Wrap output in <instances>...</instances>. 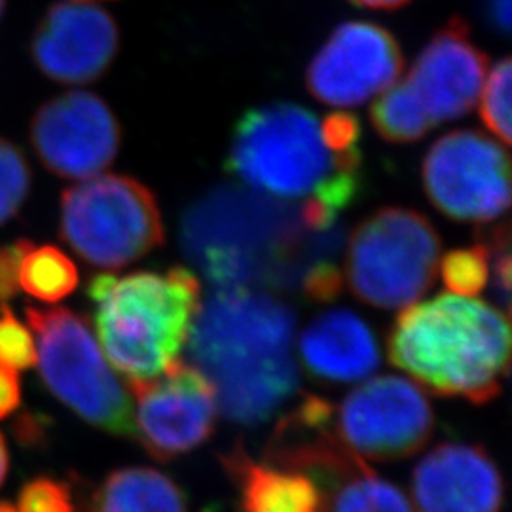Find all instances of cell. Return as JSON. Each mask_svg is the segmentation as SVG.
<instances>
[{"label": "cell", "mask_w": 512, "mask_h": 512, "mask_svg": "<svg viewBox=\"0 0 512 512\" xmlns=\"http://www.w3.org/2000/svg\"><path fill=\"white\" fill-rule=\"evenodd\" d=\"M488 14L495 29L507 35L511 29V0H488Z\"/></svg>", "instance_id": "32"}, {"label": "cell", "mask_w": 512, "mask_h": 512, "mask_svg": "<svg viewBox=\"0 0 512 512\" xmlns=\"http://www.w3.org/2000/svg\"><path fill=\"white\" fill-rule=\"evenodd\" d=\"M226 171L279 202H302L311 232H327L363 190L361 147L336 145L323 118L294 103L245 110L230 135Z\"/></svg>", "instance_id": "2"}, {"label": "cell", "mask_w": 512, "mask_h": 512, "mask_svg": "<svg viewBox=\"0 0 512 512\" xmlns=\"http://www.w3.org/2000/svg\"><path fill=\"white\" fill-rule=\"evenodd\" d=\"M357 6L372 8V10H397L403 8L410 0H351Z\"/></svg>", "instance_id": "33"}, {"label": "cell", "mask_w": 512, "mask_h": 512, "mask_svg": "<svg viewBox=\"0 0 512 512\" xmlns=\"http://www.w3.org/2000/svg\"><path fill=\"white\" fill-rule=\"evenodd\" d=\"M370 120L384 141L397 145L416 143L433 129L416 99L399 80L372 105Z\"/></svg>", "instance_id": "22"}, {"label": "cell", "mask_w": 512, "mask_h": 512, "mask_svg": "<svg viewBox=\"0 0 512 512\" xmlns=\"http://www.w3.org/2000/svg\"><path fill=\"white\" fill-rule=\"evenodd\" d=\"M33 245L35 243L31 239L0 245V304L18 296L21 260Z\"/></svg>", "instance_id": "29"}, {"label": "cell", "mask_w": 512, "mask_h": 512, "mask_svg": "<svg viewBox=\"0 0 512 512\" xmlns=\"http://www.w3.org/2000/svg\"><path fill=\"white\" fill-rule=\"evenodd\" d=\"M80 281L73 258L55 245H33L21 260L19 289L38 302L57 304L76 291Z\"/></svg>", "instance_id": "21"}, {"label": "cell", "mask_w": 512, "mask_h": 512, "mask_svg": "<svg viewBox=\"0 0 512 512\" xmlns=\"http://www.w3.org/2000/svg\"><path fill=\"white\" fill-rule=\"evenodd\" d=\"M332 421L349 450L372 461H397L418 454L435 427L427 395L399 376L372 378L353 389L334 408Z\"/></svg>", "instance_id": "11"}, {"label": "cell", "mask_w": 512, "mask_h": 512, "mask_svg": "<svg viewBox=\"0 0 512 512\" xmlns=\"http://www.w3.org/2000/svg\"><path fill=\"white\" fill-rule=\"evenodd\" d=\"M397 38L368 21H348L332 31L311 59L306 88L321 103L348 109L391 88L403 74Z\"/></svg>", "instance_id": "14"}, {"label": "cell", "mask_w": 512, "mask_h": 512, "mask_svg": "<svg viewBox=\"0 0 512 512\" xmlns=\"http://www.w3.org/2000/svg\"><path fill=\"white\" fill-rule=\"evenodd\" d=\"M128 389L135 397V439L152 458H179L215 433V389L196 366L179 359L152 380L128 382Z\"/></svg>", "instance_id": "12"}, {"label": "cell", "mask_w": 512, "mask_h": 512, "mask_svg": "<svg viewBox=\"0 0 512 512\" xmlns=\"http://www.w3.org/2000/svg\"><path fill=\"white\" fill-rule=\"evenodd\" d=\"M298 351L306 372L323 384L361 382L382 363L374 332L363 317L349 310L315 317L302 332Z\"/></svg>", "instance_id": "18"}, {"label": "cell", "mask_w": 512, "mask_h": 512, "mask_svg": "<svg viewBox=\"0 0 512 512\" xmlns=\"http://www.w3.org/2000/svg\"><path fill=\"white\" fill-rule=\"evenodd\" d=\"M222 465L238 488L241 512H319V492L302 473L256 463L241 446Z\"/></svg>", "instance_id": "19"}, {"label": "cell", "mask_w": 512, "mask_h": 512, "mask_svg": "<svg viewBox=\"0 0 512 512\" xmlns=\"http://www.w3.org/2000/svg\"><path fill=\"white\" fill-rule=\"evenodd\" d=\"M50 427H52V421L42 412L25 410L16 423V435L23 446H42L48 439Z\"/></svg>", "instance_id": "30"}, {"label": "cell", "mask_w": 512, "mask_h": 512, "mask_svg": "<svg viewBox=\"0 0 512 512\" xmlns=\"http://www.w3.org/2000/svg\"><path fill=\"white\" fill-rule=\"evenodd\" d=\"M4 4H6V0H0V16H2V12H4Z\"/></svg>", "instance_id": "36"}, {"label": "cell", "mask_w": 512, "mask_h": 512, "mask_svg": "<svg viewBox=\"0 0 512 512\" xmlns=\"http://www.w3.org/2000/svg\"><path fill=\"white\" fill-rule=\"evenodd\" d=\"M439 264L446 289L459 296L482 293L492 277L490 247L480 238L473 247H461L446 253Z\"/></svg>", "instance_id": "23"}, {"label": "cell", "mask_w": 512, "mask_h": 512, "mask_svg": "<svg viewBox=\"0 0 512 512\" xmlns=\"http://www.w3.org/2000/svg\"><path fill=\"white\" fill-rule=\"evenodd\" d=\"M387 353L439 397L492 403L509 372V315L473 296L439 294L397 315Z\"/></svg>", "instance_id": "4"}, {"label": "cell", "mask_w": 512, "mask_h": 512, "mask_svg": "<svg viewBox=\"0 0 512 512\" xmlns=\"http://www.w3.org/2000/svg\"><path fill=\"white\" fill-rule=\"evenodd\" d=\"M21 404L18 372L0 365V420L14 414Z\"/></svg>", "instance_id": "31"}, {"label": "cell", "mask_w": 512, "mask_h": 512, "mask_svg": "<svg viewBox=\"0 0 512 512\" xmlns=\"http://www.w3.org/2000/svg\"><path fill=\"white\" fill-rule=\"evenodd\" d=\"M503 476L484 446L444 442L412 475L416 512H499Z\"/></svg>", "instance_id": "17"}, {"label": "cell", "mask_w": 512, "mask_h": 512, "mask_svg": "<svg viewBox=\"0 0 512 512\" xmlns=\"http://www.w3.org/2000/svg\"><path fill=\"white\" fill-rule=\"evenodd\" d=\"M207 512H209V511H207Z\"/></svg>", "instance_id": "37"}, {"label": "cell", "mask_w": 512, "mask_h": 512, "mask_svg": "<svg viewBox=\"0 0 512 512\" xmlns=\"http://www.w3.org/2000/svg\"><path fill=\"white\" fill-rule=\"evenodd\" d=\"M31 147L52 175L84 181L103 173L122 147V126L105 99L67 92L42 103L29 126Z\"/></svg>", "instance_id": "13"}, {"label": "cell", "mask_w": 512, "mask_h": 512, "mask_svg": "<svg viewBox=\"0 0 512 512\" xmlns=\"http://www.w3.org/2000/svg\"><path fill=\"white\" fill-rule=\"evenodd\" d=\"M118 46L120 33L109 12L63 0L40 19L31 38V59L54 82L92 84L109 71Z\"/></svg>", "instance_id": "15"}, {"label": "cell", "mask_w": 512, "mask_h": 512, "mask_svg": "<svg viewBox=\"0 0 512 512\" xmlns=\"http://www.w3.org/2000/svg\"><path fill=\"white\" fill-rule=\"evenodd\" d=\"M0 512H18V509L8 501H0Z\"/></svg>", "instance_id": "35"}, {"label": "cell", "mask_w": 512, "mask_h": 512, "mask_svg": "<svg viewBox=\"0 0 512 512\" xmlns=\"http://www.w3.org/2000/svg\"><path fill=\"white\" fill-rule=\"evenodd\" d=\"M6 475H8V448H6V440L0 433V484L4 482Z\"/></svg>", "instance_id": "34"}, {"label": "cell", "mask_w": 512, "mask_h": 512, "mask_svg": "<svg viewBox=\"0 0 512 512\" xmlns=\"http://www.w3.org/2000/svg\"><path fill=\"white\" fill-rule=\"evenodd\" d=\"M440 249L439 232L418 211L378 209L349 236L344 266L349 289L368 306L406 308L431 289Z\"/></svg>", "instance_id": "9"}, {"label": "cell", "mask_w": 512, "mask_h": 512, "mask_svg": "<svg viewBox=\"0 0 512 512\" xmlns=\"http://www.w3.org/2000/svg\"><path fill=\"white\" fill-rule=\"evenodd\" d=\"M334 406L306 395L275 425L266 463L311 478L319 512H414L406 495L376 475L334 429Z\"/></svg>", "instance_id": "6"}, {"label": "cell", "mask_w": 512, "mask_h": 512, "mask_svg": "<svg viewBox=\"0 0 512 512\" xmlns=\"http://www.w3.org/2000/svg\"><path fill=\"white\" fill-rule=\"evenodd\" d=\"M86 294L99 344L126 382L152 380L175 365L202 306L200 279L183 266L93 275Z\"/></svg>", "instance_id": "5"}, {"label": "cell", "mask_w": 512, "mask_h": 512, "mask_svg": "<svg viewBox=\"0 0 512 512\" xmlns=\"http://www.w3.org/2000/svg\"><path fill=\"white\" fill-rule=\"evenodd\" d=\"M509 156L492 137L456 129L427 150L421 181L427 198L450 219L492 222L511 202Z\"/></svg>", "instance_id": "10"}, {"label": "cell", "mask_w": 512, "mask_h": 512, "mask_svg": "<svg viewBox=\"0 0 512 512\" xmlns=\"http://www.w3.org/2000/svg\"><path fill=\"white\" fill-rule=\"evenodd\" d=\"M59 236L86 264L118 270L158 249L165 228L147 184L99 173L63 190Z\"/></svg>", "instance_id": "8"}, {"label": "cell", "mask_w": 512, "mask_h": 512, "mask_svg": "<svg viewBox=\"0 0 512 512\" xmlns=\"http://www.w3.org/2000/svg\"><path fill=\"white\" fill-rule=\"evenodd\" d=\"M33 173L23 150L0 137V224L14 219L27 202Z\"/></svg>", "instance_id": "24"}, {"label": "cell", "mask_w": 512, "mask_h": 512, "mask_svg": "<svg viewBox=\"0 0 512 512\" xmlns=\"http://www.w3.org/2000/svg\"><path fill=\"white\" fill-rule=\"evenodd\" d=\"M486 73L488 55L476 48L469 25L452 18L427 42L401 82L437 128L473 110Z\"/></svg>", "instance_id": "16"}, {"label": "cell", "mask_w": 512, "mask_h": 512, "mask_svg": "<svg viewBox=\"0 0 512 512\" xmlns=\"http://www.w3.org/2000/svg\"><path fill=\"white\" fill-rule=\"evenodd\" d=\"M308 234L300 205L230 186L192 203L181 224L184 255L217 289L298 285L311 262L334 249L332 230L319 245Z\"/></svg>", "instance_id": "3"}, {"label": "cell", "mask_w": 512, "mask_h": 512, "mask_svg": "<svg viewBox=\"0 0 512 512\" xmlns=\"http://www.w3.org/2000/svg\"><path fill=\"white\" fill-rule=\"evenodd\" d=\"M37 338L40 378L57 401L95 429L135 439L128 389L112 372L90 325L69 308L25 306Z\"/></svg>", "instance_id": "7"}, {"label": "cell", "mask_w": 512, "mask_h": 512, "mask_svg": "<svg viewBox=\"0 0 512 512\" xmlns=\"http://www.w3.org/2000/svg\"><path fill=\"white\" fill-rule=\"evenodd\" d=\"M92 512H186V499L164 473L124 467L103 480L93 495Z\"/></svg>", "instance_id": "20"}, {"label": "cell", "mask_w": 512, "mask_h": 512, "mask_svg": "<svg viewBox=\"0 0 512 512\" xmlns=\"http://www.w3.org/2000/svg\"><path fill=\"white\" fill-rule=\"evenodd\" d=\"M511 71V59H501L480 90V118L503 145L511 143Z\"/></svg>", "instance_id": "25"}, {"label": "cell", "mask_w": 512, "mask_h": 512, "mask_svg": "<svg viewBox=\"0 0 512 512\" xmlns=\"http://www.w3.org/2000/svg\"><path fill=\"white\" fill-rule=\"evenodd\" d=\"M480 239L490 247L492 255V274H494V293L497 300L507 311L511 304V234L509 224L503 222L494 230L480 234Z\"/></svg>", "instance_id": "28"}, {"label": "cell", "mask_w": 512, "mask_h": 512, "mask_svg": "<svg viewBox=\"0 0 512 512\" xmlns=\"http://www.w3.org/2000/svg\"><path fill=\"white\" fill-rule=\"evenodd\" d=\"M71 488L50 476H38L23 484L18 512H73Z\"/></svg>", "instance_id": "27"}, {"label": "cell", "mask_w": 512, "mask_h": 512, "mask_svg": "<svg viewBox=\"0 0 512 512\" xmlns=\"http://www.w3.org/2000/svg\"><path fill=\"white\" fill-rule=\"evenodd\" d=\"M0 365L16 372L37 365L33 330L23 325L6 304H0Z\"/></svg>", "instance_id": "26"}, {"label": "cell", "mask_w": 512, "mask_h": 512, "mask_svg": "<svg viewBox=\"0 0 512 512\" xmlns=\"http://www.w3.org/2000/svg\"><path fill=\"white\" fill-rule=\"evenodd\" d=\"M294 329L285 302L249 287L217 289L200 306L188 355L213 385L226 420L262 425L296 395Z\"/></svg>", "instance_id": "1"}]
</instances>
